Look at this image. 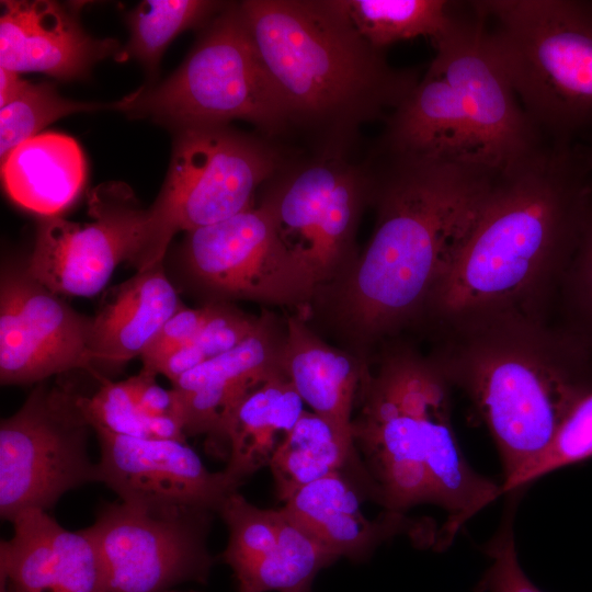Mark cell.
<instances>
[{
	"label": "cell",
	"instance_id": "obj_8",
	"mask_svg": "<svg viewBox=\"0 0 592 592\" xmlns=\"http://www.w3.org/2000/svg\"><path fill=\"white\" fill-rule=\"evenodd\" d=\"M283 167L267 143L228 125L177 130L164 183L149 208L130 264L143 271L164 262L173 237L252 206L255 190Z\"/></svg>",
	"mask_w": 592,
	"mask_h": 592
},
{
	"label": "cell",
	"instance_id": "obj_15",
	"mask_svg": "<svg viewBox=\"0 0 592 592\" xmlns=\"http://www.w3.org/2000/svg\"><path fill=\"white\" fill-rule=\"evenodd\" d=\"M431 62L457 95L481 160L504 170L543 146L546 140L520 105L487 38L476 2L435 45Z\"/></svg>",
	"mask_w": 592,
	"mask_h": 592
},
{
	"label": "cell",
	"instance_id": "obj_13",
	"mask_svg": "<svg viewBox=\"0 0 592 592\" xmlns=\"http://www.w3.org/2000/svg\"><path fill=\"white\" fill-rule=\"evenodd\" d=\"M89 223L55 216L37 226L27 270L61 297L95 296L118 264H132L139 250L146 208L126 184L98 186L89 197Z\"/></svg>",
	"mask_w": 592,
	"mask_h": 592
},
{
	"label": "cell",
	"instance_id": "obj_27",
	"mask_svg": "<svg viewBox=\"0 0 592 592\" xmlns=\"http://www.w3.org/2000/svg\"><path fill=\"white\" fill-rule=\"evenodd\" d=\"M304 410V401L286 375L276 376L250 392L226 428L225 470L244 481L269 466Z\"/></svg>",
	"mask_w": 592,
	"mask_h": 592
},
{
	"label": "cell",
	"instance_id": "obj_23",
	"mask_svg": "<svg viewBox=\"0 0 592 592\" xmlns=\"http://www.w3.org/2000/svg\"><path fill=\"white\" fill-rule=\"evenodd\" d=\"M282 367L311 411L353 440L352 412L368 372L367 364L322 341L296 315L288 316L285 322Z\"/></svg>",
	"mask_w": 592,
	"mask_h": 592
},
{
	"label": "cell",
	"instance_id": "obj_34",
	"mask_svg": "<svg viewBox=\"0 0 592 592\" xmlns=\"http://www.w3.org/2000/svg\"><path fill=\"white\" fill-rule=\"evenodd\" d=\"M261 321L230 303H212V310L189 345L203 362L238 346L251 335Z\"/></svg>",
	"mask_w": 592,
	"mask_h": 592
},
{
	"label": "cell",
	"instance_id": "obj_25",
	"mask_svg": "<svg viewBox=\"0 0 592 592\" xmlns=\"http://www.w3.org/2000/svg\"><path fill=\"white\" fill-rule=\"evenodd\" d=\"M1 179L15 205L42 218L55 217L79 196L86 182V160L75 138L41 133L1 160Z\"/></svg>",
	"mask_w": 592,
	"mask_h": 592
},
{
	"label": "cell",
	"instance_id": "obj_39",
	"mask_svg": "<svg viewBox=\"0 0 592 592\" xmlns=\"http://www.w3.org/2000/svg\"><path fill=\"white\" fill-rule=\"evenodd\" d=\"M168 592H200V591H195V590H178V589H173V590H170Z\"/></svg>",
	"mask_w": 592,
	"mask_h": 592
},
{
	"label": "cell",
	"instance_id": "obj_20",
	"mask_svg": "<svg viewBox=\"0 0 592 592\" xmlns=\"http://www.w3.org/2000/svg\"><path fill=\"white\" fill-rule=\"evenodd\" d=\"M368 498L346 474L335 473L298 490L284 508L338 559L368 560L384 543L409 536L419 547L436 549L439 531L430 520H411L384 510L376 519L362 512Z\"/></svg>",
	"mask_w": 592,
	"mask_h": 592
},
{
	"label": "cell",
	"instance_id": "obj_9",
	"mask_svg": "<svg viewBox=\"0 0 592 592\" xmlns=\"http://www.w3.org/2000/svg\"><path fill=\"white\" fill-rule=\"evenodd\" d=\"M72 383L35 385L0 423V515L12 522L27 510L48 512L67 492L98 481L88 452L92 430Z\"/></svg>",
	"mask_w": 592,
	"mask_h": 592
},
{
	"label": "cell",
	"instance_id": "obj_31",
	"mask_svg": "<svg viewBox=\"0 0 592 592\" xmlns=\"http://www.w3.org/2000/svg\"><path fill=\"white\" fill-rule=\"evenodd\" d=\"M80 403L92 428L138 439H153L156 417L146 415L139 408L129 378L99 380L92 394H81Z\"/></svg>",
	"mask_w": 592,
	"mask_h": 592
},
{
	"label": "cell",
	"instance_id": "obj_10",
	"mask_svg": "<svg viewBox=\"0 0 592 592\" xmlns=\"http://www.w3.org/2000/svg\"><path fill=\"white\" fill-rule=\"evenodd\" d=\"M174 257L181 285L205 304L244 299L300 309L317 293L262 203L184 232Z\"/></svg>",
	"mask_w": 592,
	"mask_h": 592
},
{
	"label": "cell",
	"instance_id": "obj_16",
	"mask_svg": "<svg viewBox=\"0 0 592 592\" xmlns=\"http://www.w3.org/2000/svg\"><path fill=\"white\" fill-rule=\"evenodd\" d=\"M100 457L98 482L119 501L157 511L219 509L242 480L210 471L186 442L121 435L94 428Z\"/></svg>",
	"mask_w": 592,
	"mask_h": 592
},
{
	"label": "cell",
	"instance_id": "obj_12",
	"mask_svg": "<svg viewBox=\"0 0 592 592\" xmlns=\"http://www.w3.org/2000/svg\"><path fill=\"white\" fill-rule=\"evenodd\" d=\"M216 513L157 511L123 501L103 504L86 530L102 566L105 592H168L206 584L216 558L208 536Z\"/></svg>",
	"mask_w": 592,
	"mask_h": 592
},
{
	"label": "cell",
	"instance_id": "obj_36",
	"mask_svg": "<svg viewBox=\"0 0 592 592\" xmlns=\"http://www.w3.org/2000/svg\"><path fill=\"white\" fill-rule=\"evenodd\" d=\"M22 82L20 73L0 68V107L8 103Z\"/></svg>",
	"mask_w": 592,
	"mask_h": 592
},
{
	"label": "cell",
	"instance_id": "obj_30",
	"mask_svg": "<svg viewBox=\"0 0 592 592\" xmlns=\"http://www.w3.org/2000/svg\"><path fill=\"white\" fill-rule=\"evenodd\" d=\"M124 105V99L105 104L68 100L49 82L23 80L8 103L0 107V158L3 160L18 145L64 116L100 110L123 111Z\"/></svg>",
	"mask_w": 592,
	"mask_h": 592
},
{
	"label": "cell",
	"instance_id": "obj_1",
	"mask_svg": "<svg viewBox=\"0 0 592 592\" xmlns=\"http://www.w3.org/2000/svg\"><path fill=\"white\" fill-rule=\"evenodd\" d=\"M366 167L374 232L353 265L316 296L361 350L424 316L499 172L477 159L379 150Z\"/></svg>",
	"mask_w": 592,
	"mask_h": 592
},
{
	"label": "cell",
	"instance_id": "obj_33",
	"mask_svg": "<svg viewBox=\"0 0 592 592\" xmlns=\"http://www.w3.org/2000/svg\"><path fill=\"white\" fill-rule=\"evenodd\" d=\"M505 509L500 527L482 546L490 565L474 588V592H543L521 567L515 546L513 521L517 492Z\"/></svg>",
	"mask_w": 592,
	"mask_h": 592
},
{
	"label": "cell",
	"instance_id": "obj_19",
	"mask_svg": "<svg viewBox=\"0 0 592 592\" xmlns=\"http://www.w3.org/2000/svg\"><path fill=\"white\" fill-rule=\"evenodd\" d=\"M1 3L0 68L77 80L106 57L122 59L118 41L93 38L83 30L75 4L50 0Z\"/></svg>",
	"mask_w": 592,
	"mask_h": 592
},
{
	"label": "cell",
	"instance_id": "obj_14",
	"mask_svg": "<svg viewBox=\"0 0 592 592\" xmlns=\"http://www.w3.org/2000/svg\"><path fill=\"white\" fill-rule=\"evenodd\" d=\"M91 326L92 317L75 310L30 274L26 260L2 261L1 385H36L75 371L105 377L91 358Z\"/></svg>",
	"mask_w": 592,
	"mask_h": 592
},
{
	"label": "cell",
	"instance_id": "obj_29",
	"mask_svg": "<svg viewBox=\"0 0 592 592\" xmlns=\"http://www.w3.org/2000/svg\"><path fill=\"white\" fill-rule=\"evenodd\" d=\"M225 4L206 0H146L127 16L130 39L122 60L134 57L155 71L163 52L181 32L209 22Z\"/></svg>",
	"mask_w": 592,
	"mask_h": 592
},
{
	"label": "cell",
	"instance_id": "obj_6",
	"mask_svg": "<svg viewBox=\"0 0 592 592\" xmlns=\"http://www.w3.org/2000/svg\"><path fill=\"white\" fill-rule=\"evenodd\" d=\"M489 46L549 141L592 130V1L478 0Z\"/></svg>",
	"mask_w": 592,
	"mask_h": 592
},
{
	"label": "cell",
	"instance_id": "obj_26",
	"mask_svg": "<svg viewBox=\"0 0 592 592\" xmlns=\"http://www.w3.org/2000/svg\"><path fill=\"white\" fill-rule=\"evenodd\" d=\"M269 466L284 503L307 485L335 473L346 474L371 498L376 494L354 441L312 411L304 410Z\"/></svg>",
	"mask_w": 592,
	"mask_h": 592
},
{
	"label": "cell",
	"instance_id": "obj_28",
	"mask_svg": "<svg viewBox=\"0 0 592 592\" xmlns=\"http://www.w3.org/2000/svg\"><path fill=\"white\" fill-rule=\"evenodd\" d=\"M356 31L375 48L419 36L435 45L466 12L469 1L338 0Z\"/></svg>",
	"mask_w": 592,
	"mask_h": 592
},
{
	"label": "cell",
	"instance_id": "obj_32",
	"mask_svg": "<svg viewBox=\"0 0 592 592\" xmlns=\"http://www.w3.org/2000/svg\"><path fill=\"white\" fill-rule=\"evenodd\" d=\"M592 458V392L585 396L566 419L547 449L530 467L505 485L502 493L559 468Z\"/></svg>",
	"mask_w": 592,
	"mask_h": 592
},
{
	"label": "cell",
	"instance_id": "obj_22",
	"mask_svg": "<svg viewBox=\"0 0 592 592\" xmlns=\"http://www.w3.org/2000/svg\"><path fill=\"white\" fill-rule=\"evenodd\" d=\"M182 306L164 262L136 271L106 295L92 317L89 349L95 369L140 357Z\"/></svg>",
	"mask_w": 592,
	"mask_h": 592
},
{
	"label": "cell",
	"instance_id": "obj_24",
	"mask_svg": "<svg viewBox=\"0 0 592 592\" xmlns=\"http://www.w3.org/2000/svg\"><path fill=\"white\" fill-rule=\"evenodd\" d=\"M377 150L429 159L482 161L456 93L432 65L386 118Z\"/></svg>",
	"mask_w": 592,
	"mask_h": 592
},
{
	"label": "cell",
	"instance_id": "obj_4",
	"mask_svg": "<svg viewBox=\"0 0 592 592\" xmlns=\"http://www.w3.org/2000/svg\"><path fill=\"white\" fill-rule=\"evenodd\" d=\"M451 387L436 361L391 346L368 369L352 436L384 510L406 514L431 503L447 514L437 549L502 494L501 485L465 458L451 420Z\"/></svg>",
	"mask_w": 592,
	"mask_h": 592
},
{
	"label": "cell",
	"instance_id": "obj_7",
	"mask_svg": "<svg viewBox=\"0 0 592 592\" xmlns=\"http://www.w3.org/2000/svg\"><path fill=\"white\" fill-rule=\"evenodd\" d=\"M124 112L177 130L241 119L267 136L288 129L283 102L267 75L237 3L209 21L182 65L153 88L125 96Z\"/></svg>",
	"mask_w": 592,
	"mask_h": 592
},
{
	"label": "cell",
	"instance_id": "obj_35",
	"mask_svg": "<svg viewBox=\"0 0 592 592\" xmlns=\"http://www.w3.org/2000/svg\"><path fill=\"white\" fill-rule=\"evenodd\" d=\"M212 310V303L190 308L184 305L163 325L140 356L141 369L158 375L160 365L196 337Z\"/></svg>",
	"mask_w": 592,
	"mask_h": 592
},
{
	"label": "cell",
	"instance_id": "obj_38",
	"mask_svg": "<svg viewBox=\"0 0 592 592\" xmlns=\"http://www.w3.org/2000/svg\"><path fill=\"white\" fill-rule=\"evenodd\" d=\"M587 150V157H588V162H589V166L592 170V145L588 148H585Z\"/></svg>",
	"mask_w": 592,
	"mask_h": 592
},
{
	"label": "cell",
	"instance_id": "obj_5",
	"mask_svg": "<svg viewBox=\"0 0 592 592\" xmlns=\"http://www.w3.org/2000/svg\"><path fill=\"white\" fill-rule=\"evenodd\" d=\"M433 358L471 400L489 430L508 483L547 449L590 392L545 321L502 320L444 331Z\"/></svg>",
	"mask_w": 592,
	"mask_h": 592
},
{
	"label": "cell",
	"instance_id": "obj_18",
	"mask_svg": "<svg viewBox=\"0 0 592 592\" xmlns=\"http://www.w3.org/2000/svg\"><path fill=\"white\" fill-rule=\"evenodd\" d=\"M284 338L285 331L263 315L257 330L238 346L171 383L185 435H205L207 449L227 459L225 432L234 411L259 386L285 375Z\"/></svg>",
	"mask_w": 592,
	"mask_h": 592
},
{
	"label": "cell",
	"instance_id": "obj_2",
	"mask_svg": "<svg viewBox=\"0 0 592 592\" xmlns=\"http://www.w3.org/2000/svg\"><path fill=\"white\" fill-rule=\"evenodd\" d=\"M591 198L592 170L577 144L546 141L499 171L424 316L444 331L544 321L549 283L583 236Z\"/></svg>",
	"mask_w": 592,
	"mask_h": 592
},
{
	"label": "cell",
	"instance_id": "obj_17",
	"mask_svg": "<svg viewBox=\"0 0 592 592\" xmlns=\"http://www.w3.org/2000/svg\"><path fill=\"white\" fill-rule=\"evenodd\" d=\"M218 515L228 530L221 559L238 592H311L319 571L338 560L284 506L259 508L236 491Z\"/></svg>",
	"mask_w": 592,
	"mask_h": 592
},
{
	"label": "cell",
	"instance_id": "obj_37",
	"mask_svg": "<svg viewBox=\"0 0 592 592\" xmlns=\"http://www.w3.org/2000/svg\"><path fill=\"white\" fill-rule=\"evenodd\" d=\"M582 239L587 244V250L589 251V260H590V267H591L589 278H590V293H591V298H592V210H591L585 230L583 232Z\"/></svg>",
	"mask_w": 592,
	"mask_h": 592
},
{
	"label": "cell",
	"instance_id": "obj_3",
	"mask_svg": "<svg viewBox=\"0 0 592 592\" xmlns=\"http://www.w3.org/2000/svg\"><path fill=\"white\" fill-rule=\"evenodd\" d=\"M239 11L286 112L288 128L344 156L358 129L387 118L419 82L356 31L338 0H246Z\"/></svg>",
	"mask_w": 592,
	"mask_h": 592
},
{
	"label": "cell",
	"instance_id": "obj_11",
	"mask_svg": "<svg viewBox=\"0 0 592 592\" xmlns=\"http://www.w3.org/2000/svg\"><path fill=\"white\" fill-rule=\"evenodd\" d=\"M270 181L261 203L285 247L311 276L317 295L358 257L357 224L371 198L367 167L344 156L317 155L283 166Z\"/></svg>",
	"mask_w": 592,
	"mask_h": 592
},
{
	"label": "cell",
	"instance_id": "obj_21",
	"mask_svg": "<svg viewBox=\"0 0 592 592\" xmlns=\"http://www.w3.org/2000/svg\"><path fill=\"white\" fill-rule=\"evenodd\" d=\"M0 544V578L12 592H105L96 547L86 530L65 528L48 512L27 510Z\"/></svg>",
	"mask_w": 592,
	"mask_h": 592
}]
</instances>
